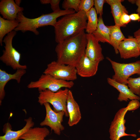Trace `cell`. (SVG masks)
I'll use <instances>...</instances> for the list:
<instances>
[{
  "label": "cell",
  "instance_id": "1",
  "mask_svg": "<svg viewBox=\"0 0 140 140\" xmlns=\"http://www.w3.org/2000/svg\"><path fill=\"white\" fill-rule=\"evenodd\" d=\"M87 44L84 30L58 43L55 49L57 61L75 67L85 54Z\"/></svg>",
  "mask_w": 140,
  "mask_h": 140
},
{
  "label": "cell",
  "instance_id": "2",
  "mask_svg": "<svg viewBox=\"0 0 140 140\" xmlns=\"http://www.w3.org/2000/svg\"><path fill=\"white\" fill-rule=\"evenodd\" d=\"M87 20L86 13L81 11L64 16L54 26L55 41L60 43L84 30Z\"/></svg>",
  "mask_w": 140,
  "mask_h": 140
},
{
  "label": "cell",
  "instance_id": "3",
  "mask_svg": "<svg viewBox=\"0 0 140 140\" xmlns=\"http://www.w3.org/2000/svg\"><path fill=\"white\" fill-rule=\"evenodd\" d=\"M75 12V11L72 9H61L58 11L43 14L38 17L32 19L26 17L23 12H20L17 15V20L19 23L14 30L16 32L21 31L23 33L30 31L35 35H38L39 34L37 30L38 28L48 25L54 26L59 17Z\"/></svg>",
  "mask_w": 140,
  "mask_h": 140
},
{
  "label": "cell",
  "instance_id": "4",
  "mask_svg": "<svg viewBox=\"0 0 140 140\" xmlns=\"http://www.w3.org/2000/svg\"><path fill=\"white\" fill-rule=\"evenodd\" d=\"M69 89H61L56 92L46 89L39 92L38 102L41 105L46 103L51 104L56 112L64 111L65 116L68 117L67 109V100Z\"/></svg>",
  "mask_w": 140,
  "mask_h": 140
},
{
  "label": "cell",
  "instance_id": "5",
  "mask_svg": "<svg viewBox=\"0 0 140 140\" xmlns=\"http://www.w3.org/2000/svg\"><path fill=\"white\" fill-rule=\"evenodd\" d=\"M16 34V31L14 30L4 38L3 42L5 44V49L3 51V54L0 57V60L6 66H10L14 70L26 69V65H21L19 63L21 54L12 45V40Z\"/></svg>",
  "mask_w": 140,
  "mask_h": 140
},
{
  "label": "cell",
  "instance_id": "6",
  "mask_svg": "<svg viewBox=\"0 0 140 140\" xmlns=\"http://www.w3.org/2000/svg\"><path fill=\"white\" fill-rule=\"evenodd\" d=\"M74 85L73 81L58 79L49 74H43L38 80L31 82L27 87L30 89L37 88L39 92L48 89L56 92L62 88H71Z\"/></svg>",
  "mask_w": 140,
  "mask_h": 140
},
{
  "label": "cell",
  "instance_id": "7",
  "mask_svg": "<svg viewBox=\"0 0 140 140\" xmlns=\"http://www.w3.org/2000/svg\"><path fill=\"white\" fill-rule=\"evenodd\" d=\"M106 58L110 63L115 74L112 79L120 83L127 85L128 79L131 75L137 74L140 75V60L129 63H121Z\"/></svg>",
  "mask_w": 140,
  "mask_h": 140
},
{
  "label": "cell",
  "instance_id": "8",
  "mask_svg": "<svg viewBox=\"0 0 140 140\" xmlns=\"http://www.w3.org/2000/svg\"><path fill=\"white\" fill-rule=\"evenodd\" d=\"M43 73L49 74L58 79L68 81H73L77 78L75 67L60 64L57 61L48 64Z\"/></svg>",
  "mask_w": 140,
  "mask_h": 140
},
{
  "label": "cell",
  "instance_id": "9",
  "mask_svg": "<svg viewBox=\"0 0 140 140\" xmlns=\"http://www.w3.org/2000/svg\"><path fill=\"white\" fill-rule=\"evenodd\" d=\"M128 111L127 106L120 109L115 114L109 130L110 140H119L121 137L126 136L136 137L135 134H128L125 132L126 127L124 117Z\"/></svg>",
  "mask_w": 140,
  "mask_h": 140
},
{
  "label": "cell",
  "instance_id": "10",
  "mask_svg": "<svg viewBox=\"0 0 140 140\" xmlns=\"http://www.w3.org/2000/svg\"><path fill=\"white\" fill-rule=\"evenodd\" d=\"M44 105L46 111V115L44 120L40 123L41 126H47L56 134L59 135L61 132L65 129L62 124L63 117L65 115L64 111L56 112L53 110L49 103H45Z\"/></svg>",
  "mask_w": 140,
  "mask_h": 140
},
{
  "label": "cell",
  "instance_id": "11",
  "mask_svg": "<svg viewBox=\"0 0 140 140\" xmlns=\"http://www.w3.org/2000/svg\"><path fill=\"white\" fill-rule=\"evenodd\" d=\"M118 51L121 57L124 59L136 58L140 56L139 51L136 38L129 36L119 44Z\"/></svg>",
  "mask_w": 140,
  "mask_h": 140
},
{
  "label": "cell",
  "instance_id": "12",
  "mask_svg": "<svg viewBox=\"0 0 140 140\" xmlns=\"http://www.w3.org/2000/svg\"><path fill=\"white\" fill-rule=\"evenodd\" d=\"M86 37L87 44L85 55L92 61L100 62L103 60L104 58L99 41L92 33H86Z\"/></svg>",
  "mask_w": 140,
  "mask_h": 140
},
{
  "label": "cell",
  "instance_id": "13",
  "mask_svg": "<svg viewBox=\"0 0 140 140\" xmlns=\"http://www.w3.org/2000/svg\"><path fill=\"white\" fill-rule=\"evenodd\" d=\"M99 63L91 60L85 54L75 67L77 74L83 77L94 76L97 72Z\"/></svg>",
  "mask_w": 140,
  "mask_h": 140
},
{
  "label": "cell",
  "instance_id": "14",
  "mask_svg": "<svg viewBox=\"0 0 140 140\" xmlns=\"http://www.w3.org/2000/svg\"><path fill=\"white\" fill-rule=\"evenodd\" d=\"M67 109L69 118L68 124L70 127L77 124L81 118L80 107L74 99L72 92L69 90L67 100Z\"/></svg>",
  "mask_w": 140,
  "mask_h": 140
},
{
  "label": "cell",
  "instance_id": "15",
  "mask_svg": "<svg viewBox=\"0 0 140 140\" xmlns=\"http://www.w3.org/2000/svg\"><path fill=\"white\" fill-rule=\"evenodd\" d=\"M24 8L18 6L13 0H1L0 2V13L3 18L9 20L17 19L18 13L23 12Z\"/></svg>",
  "mask_w": 140,
  "mask_h": 140
},
{
  "label": "cell",
  "instance_id": "16",
  "mask_svg": "<svg viewBox=\"0 0 140 140\" xmlns=\"http://www.w3.org/2000/svg\"><path fill=\"white\" fill-rule=\"evenodd\" d=\"M24 121L26 122L23 128L17 131L11 130V127L8 123L4 126L3 131L5 133L4 135L0 136V140H18L20 137L30 128H32L34 123L32 118L29 117Z\"/></svg>",
  "mask_w": 140,
  "mask_h": 140
},
{
  "label": "cell",
  "instance_id": "17",
  "mask_svg": "<svg viewBox=\"0 0 140 140\" xmlns=\"http://www.w3.org/2000/svg\"><path fill=\"white\" fill-rule=\"evenodd\" d=\"M26 73V69H19L13 74L8 73L4 70L0 69V104L5 96V86L9 81L16 80L18 83L20 82L22 77Z\"/></svg>",
  "mask_w": 140,
  "mask_h": 140
},
{
  "label": "cell",
  "instance_id": "18",
  "mask_svg": "<svg viewBox=\"0 0 140 140\" xmlns=\"http://www.w3.org/2000/svg\"><path fill=\"white\" fill-rule=\"evenodd\" d=\"M107 81L109 85L119 92L117 99L120 101H127L129 99L140 100L139 96L132 93L127 85L117 82L110 78H107Z\"/></svg>",
  "mask_w": 140,
  "mask_h": 140
},
{
  "label": "cell",
  "instance_id": "19",
  "mask_svg": "<svg viewBox=\"0 0 140 140\" xmlns=\"http://www.w3.org/2000/svg\"><path fill=\"white\" fill-rule=\"evenodd\" d=\"M49 130L46 127L31 128L19 138L24 140H44L50 134Z\"/></svg>",
  "mask_w": 140,
  "mask_h": 140
},
{
  "label": "cell",
  "instance_id": "20",
  "mask_svg": "<svg viewBox=\"0 0 140 140\" xmlns=\"http://www.w3.org/2000/svg\"><path fill=\"white\" fill-rule=\"evenodd\" d=\"M98 19L97 28L92 34L99 41L107 43L111 45L109 28L104 24L102 16H99Z\"/></svg>",
  "mask_w": 140,
  "mask_h": 140
},
{
  "label": "cell",
  "instance_id": "21",
  "mask_svg": "<svg viewBox=\"0 0 140 140\" xmlns=\"http://www.w3.org/2000/svg\"><path fill=\"white\" fill-rule=\"evenodd\" d=\"M121 0H106V3L110 6L111 13L114 19L115 25L120 27V20L124 12L128 13L125 7L122 5Z\"/></svg>",
  "mask_w": 140,
  "mask_h": 140
},
{
  "label": "cell",
  "instance_id": "22",
  "mask_svg": "<svg viewBox=\"0 0 140 140\" xmlns=\"http://www.w3.org/2000/svg\"><path fill=\"white\" fill-rule=\"evenodd\" d=\"M110 29V39L111 45L116 54L119 53L118 47L120 43L125 38L122 32L120 27L116 25L108 26Z\"/></svg>",
  "mask_w": 140,
  "mask_h": 140
},
{
  "label": "cell",
  "instance_id": "23",
  "mask_svg": "<svg viewBox=\"0 0 140 140\" xmlns=\"http://www.w3.org/2000/svg\"><path fill=\"white\" fill-rule=\"evenodd\" d=\"M19 22L17 19L9 20L0 16V44L3 45L2 42L5 36L13 30L17 26Z\"/></svg>",
  "mask_w": 140,
  "mask_h": 140
},
{
  "label": "cell",
  "instance_id": "24",
  "mask_svg": "<svg viewBox=\"0 0 140 140\" xmlns=\"http://www.w3.org/2000/svg\"><path fill=\"white\" fill-rule=\"evenodd\" d=\"M97 15L93 7L86 13L88 22L86 30L87 33L92 34L96 30L98 20Z\"/></svg>",
  "mask_w": 140,
  "mask_h": 140
},
{
  "label": "cell",
  "instance_id": "25",
  "mask_svg": "<svg viewBox=\"0 0 140 140\" xmlns=\"http://www.w3.org/2000/svg\"><path fill=\"white\" fill-rule=\"evenodd\" d=\"M127 85L132 93L136 95H139L140 94V77H129L127 81Z\"/></svg>",
  "mask_w": 140,
  "mask_h": 140
},
{
  "label": "cell",
  "instance_id": "26",
  "mask_svg": "<svg viewBox=\"0 0 140 140\" xmlns=\"http://www.w3.org/2000/svg\"><path fill=\"white\" fill-rule=\"evenodd\" d=\"M80 0H64L62 4L64 10L73 9L78 12L79 11Z\"/></svg>",
  "mask_w": 140,
  "mask_h": 140
},
{
  "label": "cell",
  "instance_id": "27",
  "mask_svg": "<svg viewBox=\"0 0 140 140\" xmlns=\"http://www.w3.org/2000/svg\"><path fill=\"white\" fill-rule=\"evenodd\" d=\"M94 5V0H81L79 6V11L86 13L93 7Z\"/></svg>",
  "mask_w": 140,
  "mask_h": 140
},
{
  "label": "cell",
  "instance_id": "28",
  "mask_svg": "<svg viewBox=\"0 0 140 140\" xmlns=\"http://www.w3.org/2000/svg\"><path fill=\"white\" fill-rule=\"evenodd\" d=\"M106 3V0H94V8L97 14L102 16L103 14V6L104 4Z\"/></svg>",
  "mask_w": 140,
  "mask_h": 140
},
{
  "label": "cell",
  "instance_id": "29",
  "mask_svg": "<svg viewBox=\"0 0 140 140\" xmlns=\"http://www.w3.org/2000/svg\"><path fill=\"white\" fill-rule=\"evenodd\" d=\"M131 21L129 15L128 13L124 12L121 16L120 23L121 27H124Z\"/></svg>",
  "mask_w": 140,
  "mask_h": 140
},
{
  "label": "cell",
  "instance_id": "30",
  "mask_svg": "<svg viewBox=\"0 0 140 140\" xmlns=\"http://www.w3.org/2000/svg\"><path fill=\"white\" fill-rule=\"evenodd\" d=\"M139 101L133 100L130 101L127 106L128 111L134 110L138 108L140 106V103Z\"/></svg>",
  "mask_w": 140,
  "mask_h": 140
},
{
  "label": "cell",
  "instance_id": "31",
  "mask_svg": "<svg viewBox=\"0 0 140 140\" xmlns=\"http://www.w3.org/2000/svg\"><path fill=\"white\" fill-rule=\"evenodd\" d=\"M60 1V0H50L49 3L53 12L58 11L61 10L59 6Z\"/></svg>",
  "mask_w": 140,
  "mask_h": 140
},
{
  "label": "cell",
  "instance_id": "32",
  "mask_svg": "<svg viewBox=\"0 0 140 140\" xmlns=\"http://www.w3.org/2000/svg\"><path fill=\"white\" fill-rule=\"evenodd\" d=\"M134 37L136 38L139 48L140 56V28L134 33Z\"/></svg>",
  "mask_w": 140,
  "mask_h": 140
},
{
  "label": "cell",
  "instance_id": "33",
  "mask_svg": "<svg viewBox=\"0 0 140 140\" xmlns=\"http://www.w3.org/2000/svg\"><path fill=\"white\" fill-rule=\"evenodd\" d=\"M131 20L140 22V16L138 13H132L129 15Z\"/></svg>",
  "mask_w": 140,
  "mask_h": 140
},
{
  "label": "cell",
  "instance_id": "34",
  "mask_svg": "<svg viewBox=\"0 0 140 140\" xmlns=\"http://www.w3.org/2000/svg\"><path fill=\"white\" fill-rule=\"evenodd\" d=\"M135 4L137 6L136 10V12L140 16V0H136Z\"/></svg>",
  "mask_w": 140,
  "mask_h": 140
},
{
  "label": "cell",
  "instance_id": "35",
  "mask_svg": "<svg viewBox=\"0 0 140 140\" xmlns=\"http://www.w3.org/2000/svg\"><path fill=\"white\" fill-rule=\"evenodd\" d=\"M40 2L42 4H47L49 3L50 0H41Z\"/></svg>",
  "mask_w": 140,
  "mask_h": 140
},
{
  "label": "cell",
  "instance_id": "36",
  "mask_svg": "<svg viewBox=\"0 0 140 140\" xmlns=\"http://www.w3.org/2000/svg\"><path fill=\"white\" fill-rule=\"evenodd\" d=\"M22 1L20 0H15V3L19 6H20Z\"/></svg>",
  "mask_w": 140,
  "mask_h": 140
},
{
  "label": "cell",
  "instance_id": "37",
  "mask_svg": "<svg viewBox=\"0 0 140 140\" xmlns=\"http://www.w3.org/2000/svg\"><path fill=\"white\" fill-rule=\"evenodd\" d=\"M128 1L132 4L135 3L136 0H128Z\"/></svg>",
  "mask_w": 140,
  "mask_h": 140
},
{
  "label": "cell",
  "instance_id": "38",
  "mask_svg": "<svg viewBox=\"0 0 140 140\" xmlns=\"http://www.w3.org/2000/svg\"><path fill=\"white\" fill-rule=\"evenodd\" d=\"M136 140H140V138H138Z\"/></svg>",
  "mask_w": 140,
  "mask_h": 140
},
{
  "label": "cell",
  "instance_id": "39",
  "mask_svg": "<svg viewBox=\"0 0 140 140\" xmlns=\"http://www.w3.org/2000/svg\"><path fill=\"white\" fill-rule=\"evenodd\" d=\"M138 96H139V98H140V94L139 95H138Z\"/></svg>",
  "mask_w": 140,
  "mask_h": 140
},
{
  "label": "cell",
  "instance_id": "40",
  "mask_svg": "<svg viewBox=\"0 0 140 140\" xmlns=\"http://www.w3.org/2000/svg\"><path fill=\"white\" fill-rule=\"evenodd\" d=\"M138 132L140 133V129L138 131Z\"/></svg>",
  "mask_w": 140,
  "mask_h": 140
},
{
  "label": "cell",
  "instance_id": "41",
  "mask_svg": "<svg viewBox=\"0 0 140 140\" xmlns=\"http://www.w3.org/2000/svg\"><path fill=\"white\" fill-rule=\"evenodd\" d=\"M119 140H120V139H119Z\"/></svg>",
  "mask_w": 140,
  "mask_h": 140
},
{
  "label": "cell",
  "instance_id": "42",
  "mask_svg": "<svg viewBox=\"0 0 140 140\" xmlns=\"http://www.w3.org/2000/svg\"></svg>",
  "mask_w": 140,
  "mask_h": 140
}]
</instances>
